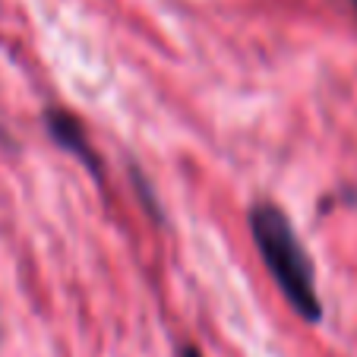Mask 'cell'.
<instances>
[{
  "label": "cell",
  "mask_w": 357,
  "mask_h": 357,
  "mask_svg": "<svg viewBox=\"0 0 357 357\" xmlns=\"http://www.w3.org/2000/svg\"><path fill=\"white\" fill-rule=\"evenodd\" d=\"M45 130H47V136L63 149V152H70V155H73L76 162L89 171V174L101 177L105 165H101V155L95 152V146L89 142V133H86V127L79 123V117L70 114L67 108L51 105V108H45Z\"/></svg>",
  "instance_id": "cell-2"
},
{
  "label": "cell",
  "mask_w": 357,
  "mask_h": 357,
  "mask_svg": "<svg viewBox=\"0 0 357 357\" xmlns=\"http://www.w3.org/2000/svg\"><path fill=\"white\" fill-rule=\"evenodd\" d=\"M181 357H202V354H199V351H196V348H193V344H183Z\"/></svg>",
  "instance_id": "cell-3"
},
{
  "label": "cell",
  "mask_w": 357,
  "mask_h": 357,
  "mask_svg": "<svg viewBox=\"0 0 357 357\" xmlns=\"http://www.w3.org/2000/svg\"><path fill=\"white\" fill-rule=\"evenodd\" d=\"M351 7H354V13H357V0H351Z\"/></svg>",
  "instance_id": "cell-4"
},
{
  "label": "cell",
  "mask_w": 357,
  "mask_h": 357,
  "mask_svg": "<svg viewBox=\"0 0 357 357\" xmlns=\"http://www.w3.org/2000/svg\"><path fill=\"white\" fill-rule=\"evenodd\" d=\"M247 225L253 243H257L263 266L269 269L272 282L284 294L288 307L303 319V323H319L323 319V301L317 288V272L297 237L291 218L278 209L275 202L259 199L250 206Z\"/></svg>",
  "instance_id": "cell-1"
}]
</instances>
